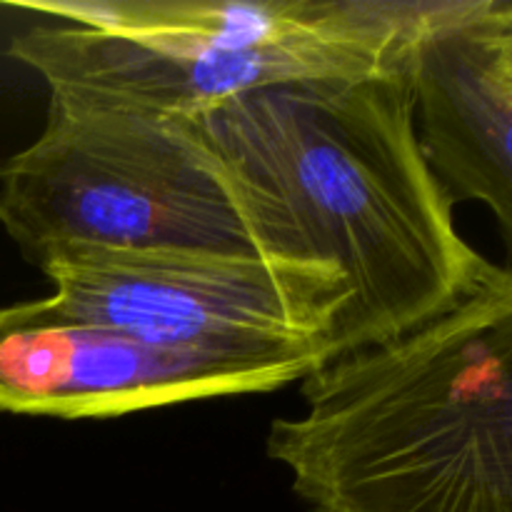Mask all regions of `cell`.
I'll return each instance as SVG.
<instances>
[{
    "label": "cell",
    "mask_w": 512,
    "mask_h": 512,
    "mask_svg": "<svg viewBox=\"0 0 512 512\" xmlns=\"http://www.w3.org/2000/svg\"><path fill=\"white\" fill-rule=\"evenodd\" d=\"M193 123L265 253L343 275L330 360L440 318L498 273L458 233L425 160L405 60L368 78L253 90Z\"/></svg>",
    "instance_id": "1"
},
{
    "label": "cell",
    "mask_w": 512,
    "mask_h": 512,
    "mask_svg": "<svg viewBox=\"0 0 512 512\" xmlns=\"http://www.w3.org/2000/svg\"><path fill=\"white\" fill-rule=\"evenodd\" d=\"M270 460L315 512H512V275L318 365Z\"/></svg>",
    "instance_id": "2"
},
{
    "label": "cell",
    "mask_w": 512,
    "mask_h": 512,
    "mask_svg": "<svg viewBox=\"0 0 512 512\" xmlns=\"http://www.w3.org/2000/svg\"><path fill=\"white\" fill-rule=\"evenodd\" d=\"M0 225L35 265L65 245L268 255L193 118L65 90L0 168Z\"/></svg>",
    "instance_id": "3"
},
{
    "label": "cell",
    "mask_w": 512,
    "mask_h": 512,
    "mask_svg": "<svg viewBox=\"0 0 512 512\" xmlns=\"http://www.w3.org/2000/svg\"><path fill=\"white\" fill-rule=\"evenodd\" d=\"M38 268L55 288L38 313L230 358L328 353L348 300L335 268L273 255L65 245Z\"/></svg>",
    "instance_id": "4"
},
{
    "label": "cell",
    "mask_w": 512,
    "mask_h": 512,
    "mask_svg": "<svg viewBox=\"0 0 512 512\" xmlns=\"http://www.w3.org/2000/svg\"><path fill=\"white\" fill-rule=\"evenodd\" d=\"M328 363L325 350L230 358L165 348L108 325L0 308V410L83 420L268 393Z\"/></svg>",
    "instance_id": "5"
},
{
    "label": "cell",
    "mask_w": 512,
    "mask_h": 512,
    "mask_svg": "<svg viewBox=\"0 0 512 512\" xmlns=\"http://www.w3.org/2000/svg\"><path fill=\"white\" fill-rule=\"evenodd\" d=\"M410 33L393 43L310 40L225 53L165 48L88 25L43 23L18 35L10 43V55L43 75L50 90L195 118L225 100L270 85L368 78L403 68Z\"/></svg>",
    "instance_id": "6"
},
{
    "label": "cell",
    "mask_w": 512,
    "mask_h": 512,
    "mask_svg": "<svg viewBox=\"0 0 512 512\" xmlns=\"http://www.w3.org/2000/svg\"><path fill=\"white\" fill-rule=\"evenodd\" d=\"M415 133L450 203L512 228V3H425L405 50Z\"/></svg>",
    "instance_id": "7"
},
{
    "label": "cell",
    "mask_w": 512,
    "mask_h": 512,
    "mask_svg": "<svg viewBox=\"0 0 512 512\" xmlns=\"http://www.w3.org/2000/svg\"><path fill=\"white\" fill-rule=\"evenodd\" d=\"M60 23L88 25L183 50H263L310 40L393 43L418 23L425 3L393 0H113L38 3Z\"/></svg>",
    "instance_id": "8"
}]
</instances>
